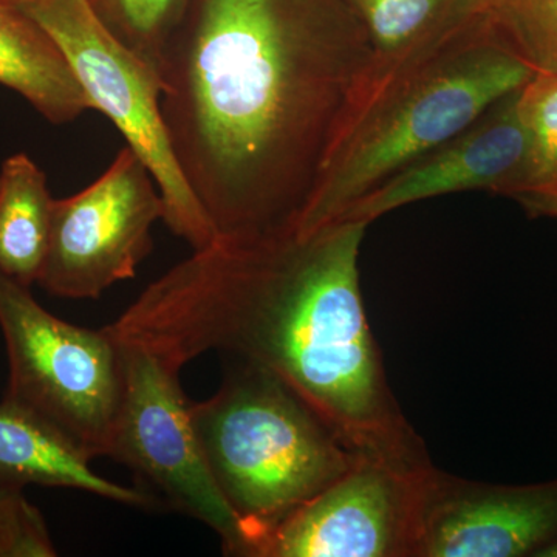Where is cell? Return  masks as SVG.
<instances>
[{
    "label": "cell",
    "instance_id": "obj_3",
    "mask_svg": "<svg viewBox=\"0 0 557 557\" xmlns=\"http://www.w3.org/2000/svg\"><path fill=\"white\" fill-rule=\"evenodd\" d=\"M534 75L486 14L461 21L359 115L296 233L338 222L355 201L468 129Z\"/></svg>",
    "mask_w": 557,
    "mask_h": 557
},
{
    "label": "cell",
    "instance_id": "obj_17",
    "mask_svg": "<svg viewBox=\"0 0 557 557\" xmlns=\"http://www.w3.org/2000/svg\"><path fill=\"white\" fill-rule=\"evenodd\" d=\"M91 9L115 38L160 69L168 40L190 0H89Z\"/></svg>",
    "mask_w": 557,
    "mask_h": 557
},
{
    "label": "cell",
    "instance_id": "obj_10",
    "mask_svg": "<svg viewBox=\"0 0 557 557\" xmlns=\"http://www.w3.org/2000/svg\"><path fill=\"white\" fill-rule=\"evenodd\" d=\"M556 539L557 479L493 485L424 471L417 557H537Z\"/></svg>",
    "mask_w": 557,
    "mask_h": 557
},
{
    "label": "cell",
    "instance_id": "obj_5",
    "mask_svg": "<svg viewBox=\"0 0 557 557\" xmlns=\"http://www.w3.org/2000/svg\"><path fill=\"white\" fill-rule=\"evenodd\" d=\"M0 330L9 355L5 397L46 420L89 460L108 457L124 391L109 327L69 324L0 271Z\"/></svg>",
    "mask_w": 557,
    "mask_h": 557
},
{
    "label": "cell",
    "instance_id": "obj_9",
    "mask_svg": "<svg viewBox=\"0 0 557 557\" xmlns=\"http://www.w3.org/2000/svg\"><path fill=\"white\" fill-rule=\"evenodd\" d=\"M361 458L262 537L252 557H417L424 471Z\"/></svg>",
    "mask_w": 557,
    "mask_h": 557
},
{
    "label": "cell",
    "instance_id": "obj_2",
    "mask_svg": "<svg viewBox=\"0 0 557 557\" xmlns=\"http://www.w3.org/2000/svg\"><path fill=\"white\" fill-rule=\"evenodd\" d=\"M368 226L341 220L271 239H218L108 327L178 372L209 351L267 370L359 456L426 467L366 314L359 252Z\"/></svg>",
    "mask_w": 557,
    "mask_h": 557
},
{
    "label": "cell",
    "instance_id": "obj_1",
    "mask_svg": "<svg viewBox=\"0 0 557 557\" xmlns=\"http://www.w3.org/2000/svg\"><path fill=\"white\" fill-rule=\"evenodd\" d=\"M339 0H190L164 49L161 113L218 239L296 233L354 126L372 46Z\"/></svg>",
    "mask_w": 557,
    "mask_h": 557
},
{
    "label": "cell",
    "instance_id": "obj_8",
    "mask_svg": "<svg viewBox=\"0 0 557 557\" xmlns=\"http://www.w3.org/2000/svg\"><path fill=\"white\" fill-rule=\"evenodd\" d=\"M163 218L156 178L126 146L91 185L53 201L38 284L60 298H100L116 282L137 276L152 251L153 223Z\"/></svg>",
    "mask_w": 557,
    "mask_h": 557
},
{
    "label": "cell",
    "instance_id": "obj_7",
    "mask_svg": "<svg viewBox=\"0 0 557 557\" xmlns=\"http://www.w3.org/2000/svg\"><path fill=\"white\" fill-rule=\"evenodd\" d=\"M119 343L124 391L108 457L129 468L153 502L160 494L172 509L215 531L225 555L247 557V536L209 471L178 370L148 348Z\"/></svg>",
    "mask_w": 557,
    "mask_h": 557
},
{
    "label": "cell",
    "instance_id": "obj_13",
    "mask_svg": "<svg viewBox=\"0 0 557 557\" xmlns=\"http://www.w3.org/2000/svg\"><path fill=\"white\" fill-rule=\"evenodd\" d=\"M0 84L53 124L72 123L90 110L57 44L9 0H0Z\"/></svg>",
    "mask_w": 557,
    "mask_h": 557
},
{
    "label": "cell",
    "instance_id": "obj_16",
    "mask_svg": "<svg viewBox=\"0 0 557 557\" xmlns=\"http://www.w3.org/2000/svg\"><path fill=\"white\" fill-rule=\"evenodd\" d=\"M520 110L528 150L509 197L531 218L557 219V75L536 73L520 90Z\"/></svg>",
    "mask_w": 557,
    "mask_h": 557
},
{
    "label": "cell",
    "instance_id": "obj_18",
    "mask_svg": "<svg viewBox=\"0 0 557 557\" xmlns=\"http://www.w3.org/2000/svg\"><path fill=\"white\" fill-rule=\"evenodd\" d=\"M491 24L536 73L557 75V0H491Z\"/></svg>",
    "mask_w": 557,
    "mask_h": 557
},
{
    "label": "cell",
    "instance_id": "obj_14",
    "mask_svg": "<svg viewBox=\"0 0 557 557\" xmlns=\"http://www.w3.org/2000/svg\"><path fill=\"white\" fill-rule=\"evenodd\" d=\"M449 2L354 0L372 46L368 87L355 123L403 69L426 53L446 33L463 21L461 17H450Z\"/></svg>",
    "mask_w": 557,
    "mask_h": 557
},
{
    "label": "cell",
    "instance_id": "obj_15",
    "mask_svg": "<svg viewBox=\"0 0 557 557\" xmlns=\"http://www.w3.org/2000/svg\"><path fill=\"white\" fill-rule=\"evenodd\" d=\"M47 175L14 153L0 168V271L25 287L38 282L49 247L51 209Z\"/></svg>",
    "mask_w": 557,
    "mask_h": 557
},
{
    "label": "cell",
    "instance_id": "obj_12",
    "mask_svg": "<svg viewBox=\"0 0 557 557\" xmlns=\"http://www.w3.org/2000/svg\"><path fill=\"white\" fill-rule=\"evenodd\" d=\"M90 460L46 420L9 398L0 403V479L17 487L40 485L86 491L129 507L148 508L153 498L138 487L98 475Z\"/></svg>",
    "mask_w": 557,
    "mask_h": 557
},
{
    "label": "cell",
    "instance_id": "obj_19",
    "mask_svg": "<svg viewBox=\"0 0 557 557\" xmlns=\"http://www.w3.org/2000/svg\"><path fill=\"white\" fill-rule=\"evenodd\" d=\"M57 549L39 509L22 487L0 479V557H51Z\"/></svg>",
    "mask_w": 557,
    "mask_h": 557
},
{
    "label": "cell",
    "instance_id": "obj_6",
    "mask_svg": "<svg viewBox=\"0 0 557 557\" xmlns=\"http://www.w3.org/2000/svg\"><path fill=\"white\" fill-rule=\"evenodd\" d=\"M64 54L90 109L112 121L148 166L164 201V222L194 251L218 240L180 171L161 113L159 70L109 32L89 0H9Z\"/></svg>",
    "mask_w": 557,
    "mask_h": 557
},
{
    "label": "cell",
    "instance_id": "obj_11",
    "mask_svg": "<svg viewBox=\"0 0 557 557\" xmlns=\"http://www.w3.org/2000/svg\"><path fill=\"white\" fill-rule=\"evenodd\" d=\"M522 89L498 101L468 129L384 180L355 201L338 222L354 220L370 225L406 205L463 190L511 196L528 150L520 110Z\"/></svg>",
    "mask_w": 557,
    "mask_h": 557
},
{
    "label": "cell",
    "instance_id": "obj_20",
    "mask_svg": "<svg viewBox=\"0 0 557 557\" xmlns=\"http://www.w3.org/2000/svg\"><path fill=\"white\" fill-rule=\"evenodd\" d=\"M537 557H557V539L553 541L552 544L547 545L541 553H539Z\"/></svg>",
    "mask_w": 557,
    "mask_h": 557
},
{
    "label": "cell",
    "instance_id": "obj_4",
    "mask_svg": "<svg viewBox=\"0 0 557 557\" xmlns=\"http://www.w3.org/2000/svg\"><path fill=\"white\" fill-rule=\"evenodd\" d=\"M212 478L252 557L277 523L343 478L361 458L267 370L228 361L219 391L190 401Z\"/></svg>",
    "mask_w": 557,
    "mask_h": 557
}]
</instances>
